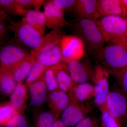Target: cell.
Masks as SVG:
<instances>
[{
	"instance_id": "8d00e7d4",
	"label": "cell",
	"mask_w": 127,
	"mask_h": 127,
	"mask_svg": "<svg viewBox=\"0 0 127 127\" xmlns=\"http://www.w3.org/2000/svg\"><path fill=\"white\" fill-rule=\"evenodd\" d=\"M52 127H68L66 126L61 120L57 119L55 120Z\"/></svg>"
},
{
	"instance_id": "e0dca14e",
	"label": "cell",
	"mask_w": 127,
	"mask_h": 127,
	"mask_svg": "<svg viewBox=\"0 0 127 127\" xmlns=\"http://www.w3.org/2000/svg\"><path fill=\"white\" fill-rule=\"evenodd\" d=\"M97 9L99 19L107 16L124 18L120 0H97Z\"/></svg>"
},
{
	"instance_id": "f35d334b",
	"label": "cell",
	"mask_w": 127,
	"mask_h": 127,
	"mask_svg": "<svg viewBox=\"0 0 127 127\" xmlns=\"http://www.w3.org/2000/svg\"><path fill=\"white\" fill-rule=\"evenodd\" d=\"M125 19H126V21H127V17H126V18H125Z\"/></svg>"
},
{
	"instance_id": "74e56055",
	"label": "cell",
	"mask_w": 127,
	"mask_h": 127,
	"mask_svg": "<svg viewBox=\"0 0 127 127\" xmlns=\"http://www.w3.org/2000/svg\"><path fill=\"white\" fill-rule=\"evenodd\" d=\"M2 71V68H1V66L0 63V73H1V72Z\"/></svg>"
},
{
	"instance_id": "2e32d148",
	"label": "cell",
	"mask_w": 127,
	"mask_h": 127,
	"mask_svg": "<svg viewBox=\"0 0 127 127\" xmlns=\"http://www.w3.org/2000/svg\"><path fill=\"white\" fill-rule=\"evenodd\" d=\"M28 87L30 89L31 103L32 106H41L47 100V90L44 81V76Z\"/></svg>"
},
{
	"instance_id": "d590c367",
	"label": "cell",
	"mask_w": 127,
	"mask_h": 127,
	"mask_svg": "<svg viewBox=\"0 0 127 127\" xmlns=\"http://www.w3.org/2000/svg\"><path fill=\"white\" fill-rule=\"evenodd\" d=\"M124 18L127 16V0H120Z\"/></svg>"
},
{
	"instance_id": "9a60e30c",
	"label": "cell",
	"mask_w": 127,
	"mask_h": 127,
	"mask_svg": "<svg viewBox=\"0 0 127 127\" xmlns=\"http://www.w3.org/2000/svg\"><path fill=\"white\" fill-rule=\"evenodd\" d=\"M59 89L67 94L77 84L71 77L65 64L63 62L51 67Z\"/></svg>"
},
{
	"instance_id": "d6986e66",
	"label": "cell",
	"mask_w": 127,
	"mask_h": 127,
	"mask_svg": "<svg viewBox=\"0 0 127 127\" xmlns=\"http://www.w3.org/2000/svg\"><path fill=\"white\" fill-rule=\"evenodd\" d=\"M35 60L31 53L30 56L16 66L8 75L12 77L17 84L22 83L27 78Z\"/></svg>"
},
{
	"instance_id": "603a6c76",
	"label": "cell",
	"mask_w": 127,
	"mask_h": 127,
	"mask_svg": "<svg viewBox=\"0 0 127 127\" xmlns=\"http://www.w3.org/2000/svg\"><path fill=\"white\" fill-rule=\"evenodd\" d=\"M46 68L35 59L26 80L28 86L43 77Z\"/></svg>"
},
{
	"instance_id": "f546056e",
	"label": "cell",
	"mask_w": 127,
	"mask_h": 127,
	"mask_svg": "<svg viewBox=\"0 0 127 127\" xmlns=\"http://www.w3.org/2000/svg\"><path fill=\"white\" fill-rule=\"evenodd\" d=\"M57 7L61 9L64 13L72 12L77 0H51Z\"/></svg>"
},
{
	"instance_id": "7c38bea8",
	"label": "cell",
	"mask_w": 127,
	"mask_h": 127,
	"mask_svg": "<svg viewBox=\"0 0 127 127\" xmlns=\"http://www.w3.org/2000/svg\"><path fill=\"white\" fill-rule=\"evenodd\" d=\"M43 13L45 19L46 26L52 30H62L70 23L65 18L64 12L55 5L51 0L45 1Z\"/></svg>"
},
{
	"instance_id": "e575fe53",
	"label": "cell",
	"mask_w": 127,
	"mask_h": 127,
	"mask_svg": "<svg viewBox=\"0 0 127 127\" xmlns=\"http://www.w3.org/2000/svg\"><path fill=\"white\" fill-rule=\"evenodd\" d=\"M10 18L9 15L4 11L0 4V20L8 21Z\"/></svg>"
},
{
	"instance_id": "d6a6232c",
	"label": "cell",
	"mask_w": 127,
	"mask_h": 127,
	"mask_svg": "<svg viewBox=\"0 0 127 127\" xmlns=\"http://www.w3.org/2000/svg\"><path fill=\"white\" fill-rule=\"evenodd\" d=\"M74 127H102L101 123L96 118L86 117Z\"/></svg>"
},
{
	"instance_id": "5bb4252c",
	"label": "cell",
	"mask_w": 127,
	"mask_h": 127,
	"mask_svg": "<svg viewBox=\"0 0 127 127\" xmlns=\"http://www.w3.org/2000/svg\"><path fill=\"white\" fill-rule=\"evenodd\" d=\"M47 100L50 112L57 120L68 105L69 96L67 93L58 89L49 93Z\"/></svg>"
},
{
	"instance_id": "30bf717a",
	"label": "cell",
	"mask_w": 127,
	"mask_h": 127,
	"mask_svg": "<svg viewBox=\"0 0 127 127\" xmlns=\"http://www.w3.org/2000/svg\"><path fill=\"white\" fill-rule=\"evenodd\" d=\"M68 94L69 102L62 114L61 120L67 127H75L86 117L87 109L83 103L78 100L71 92Z\"/></svg>"
},
{
	"instance_id": "6da1fadb",
	"label": "cell",
	"mask_w": 127,
	"mask_h": 127,
	"mask_svg": "<svg viewBox=\"0 0 127 127\" xmlns=\"http://www.w3.org/2000/svg\"><path fill=\"white\" fill-rule=\"evenodd\" d=\"M63 35L59 30H52L45 35L39 47L31 51L36 60L46 67L62 62L61 43Z\"/></svg>"
},
{
	"instance_id": "4316f807",
	"label": "cell",
	"mask_w": 127,
	"mask_h": 127,
	"mask_svg": "<svg viewBox=\"0 0 127 127\" xmlns=\"http://www.w3.org/2000/svg\"><path fill=\"white\" fill-rule=\"evenodd\" d=\"M55 120V117L50 111L42 112L35 119V127H52Z\"/></svg>"
},
{
	"instance_id": "277c9868",
	"label": "cell",
	"mask_w": 127,
	"mask_h": 127,
	"mask_svg": "<svg viewBox=\"0 0 127 127\" xmlns=\"http://www.w3.org/2000/svg\"><path fill=\"white\" fill-rule=\"evenodd\" d=\"M105 43H127V23L125 18L104 16L96 21Z\"/></svg>"
},
{
	"instance_id": "8fae6325",
	"label": "cell",
	"mask_w": 127,
	"mask_h": 127,
	"mask_svg": "<svg viewBox=\"0 0 127 127\" xmlns=\"http://www.w3.org/2000/svg\"><path fill=\"white\" fill-rule=\"evenodd\" d=\"M61 48L63 58L74 61H80L86 50L83 41L76 35H63Z\"/></svg>"
},
{
	"instance_id": "83f0119b",
	"label": "cell",
	"mask_w": 127,
	"mask_h": 127,
	"mask_svg": "<svg viewBox=\"0 0 127 127\" xmlns=\"http://www.w3.org/2000/svg\"><path fill=\"white\" fill-rule=\"evenodd\" d=\"M44 79L49 93L59 89L54 73L51 67H47L44 74Z\"/></svg>"
},
{
	"instance_id": "ba28073f",
	"label": "cell",
	"mask_w": 127,
	"mask_h": 127,
	"mask_svg": "<svg viewBox=\"0 0 127 127\" xmlns=\"http://www.w3.org/2000/svg\"><path fill=\"white\" fill-rule=\"evenodd\" d=\"M62 62L65 64L71 77L75 82H88L93 84L95 66L89 61L81 62L63 58Z\"/></svg>"
},
{
	"instance_id": "52a82bcc",
	"label": "cell",
	"mask_w": 127,
	"mask_h": 127,
	"mask_svg": "<svg viewBox=\"0 0 127 127\" xmlns=\"http://www.w3.org/2000/svg\"><path fill=\"white\" fill-rule=\"evenodd\" d=\"M106 105L111 116L121 125L127 122V96L120 88L114 86L110 91Z\"/></svg>"
},
{
	"instance_id": "ffe728a7",
	"label": "cell",
	"mask_w": 127,
	"mask_h": 127,
	"mask_svg": "<svg viewBox=\"0 0 127 127\" xmlns=\"http://www.w3.org/2000/svg\"><path fill=\"white\" fill-rule=\"evenodd\" d=\"M27 98L26 86L22 83L17 84L11 95L10 104L19 113H21L25 109Z\"/></svg>"
},
{
	"instance_id": "7a4b0ae2",
	"label": "cell",
	"mask_w": 127,
	"mask_h": 127,
	"mask_svg": "<svg viewBox=\"0 0 127 127\" xmlns=\"http://www.w3.org/2000/svg\"><path fill=\"white\" fill-rule=\"evenodd\" d=\"M69 26L84 43L86 50L94 55L104 47L105 42L96 21L84 19L70 23Z\"/></svg>"
},
{
	"instance_id": "f1b7e54d",
	"label": "cell",
	"mask_w": 127,
	"mask_h": 127,
	"mask_svg": "<svg viewBox=\"0 0 127 127\" xmlns=\"http://www.w3.org/2000/svg\"><path fill=\"white\" fill-rule=\"evenodd\" d=\"M111 75L114 77L120 89L127 96V67Z\"/></svg>"
},
{
	"instance_id": "4dcf8cb0",
	"label": "cell",
	"mask_w": 127,
	"mask_h": 127,
	"mask_svg": "<svg viewBox=\"0 0 127 127\" xmlns=\"http://www.w3.org/2000/svg\"><path fill=\"white\" fill-rule=\"evenodd\" d=\"M21 6L26 10H36L40 11L45 0H16Z\"/></svg>"
},
{
	"instance_id": "5b68a950",
	"label": "cell",
	"mask_w": 127,
	"mask_h": 127,
	"mask_svg": "<svg viewBox=\"0 0 127 127\" xmlns=\"http://www.w3.org/2000/svg\"><path fill=\"white\" fill-rule=\"evenodd\" d=\"M31 54V52L15 40H7L0 45V63L2 71L9 74L16 66Z\"/></svg>"
},
{
	"instance_id": "484cf974",
	"label": "cell",
	"mask_w": 127,
	"mask_h": 127,
	"mask_svg": "<svg viewBox=\"0 0 127 127\" xmlns=\"http://www.w3.org/2000/svg\"><path fill=\"white\" fill-rule=\"evenodd\" d=\"M99 109L101 113L102 127H122L120 122L109 113L107 109L106 105Z\"/></svg>"
},
{
	"instance_id": "8992f818",
	"label": "cell",
	"mask_w": 127,
	"mask_h": 127,
	"mask_svg": "<svg viewBox=\"0 0 127 127\" xmlns=\"http://www.w3.org/2000/svg\"><path fill=\"white\" fill-rule=\"evenodd\" d=\"M8 21L10 24V30L14 32L16 41L31 48L32 51L41 45L43 37L30 25L22 20L16 22L10 18Z\"/></svg>"
},
{
	"instance_id": "1f68e13d",
	"label": "cell",
	"mask_w": 127,
	"mask_h": 127,
	"mask_svg": "<svg viewBox=\"0 0 127 127\" xmlns=\"http://www.w3.org/2000/svg\"><path fill=\"white\" fill-rule=\"evenodd\" d=\"M28 123L25 116L17 114L7 123L6 127H28Z\"/></svg>"
},
{
	"instance_id": "ac0fdd59",
	"label": "cell",
	"mask_w": 127,
	"mask_h": 127,
	"mask_svg": "<svg viewBox=\"0 0 127 127\" xmlns=\"http://www.w3.org/2000/svg\"><path fill=\"white\" fill-rule=\"evenodd\" d=\"M22 20L36 30L42 37L44 36L46 26L43 12L35 10H28Z\"/></svg>"
},
{
	"instance_id": "836d02e7",
	"label": "cell",
	"mask_w": 127,
	"mask_h": 127,
	"mask_svg": "<svg viewBox=\"0 0 127 127\" xmlns=\"http://www.w3.org/2000/svg\"><path fill=\"white\" fill-rule=\"evenodd\" d=\"M6 21L0 20V45L7 40V34L10 28L6 25Z\"/></svg>"
},
{
	"instance_id": "9c48e42d",
	"label": "cell",
	"mask_w": 127,
	"mask_h": 127,
	"mask_svg": "<svg viewBox=\"0 0 127 127\" xmlns=\"http://www.w3.org/2000/svg\"><path fill=\"white\" fill-rule=\"evenodd\" d=\"M110 73L100 64L95 66V74L93 80L95 87L94 102L99 109L105 106L110 92L108 77Z\"/></svg>"
},
{
	"instance_id": "44dd1931",
	"label": "cell",
	"mask_w": 127,
	"mask_h": 127,
	"mask_svg": "<svg viewBox=\"0 0 127 127\" xmlns=\"http://www.w3.org/2000/svg\"><path fill=\"white\" fill-rule=\"evenodd\" d=\"M75 97L81 102H84L95 95L94 85L88 82L77 83L71 91Z\"/></svg>"
},
{
	"instance_id": "3957f363",
	"label": "cell",
	"mask_w": 127,
	"mask_h": 127,
	"mask_svg": "<svg viewBox=\"0 0 127 127\" xmlns=\"http://www.w3.org/2000/svg\"><path fill=\"white\" fill-rule=\"evenodd\" d=\"M110 74L127 67V43H108L94 55Z\"/></svg>"
},
{
	"instance_id": "d4e9b609",
	"label": "cell",
	"mask_w": 127,
	"mask_h": 127,
	"mask_svg": "<svg viewBox=\"0 0 127 127\" xmlns=\"http://www.w3.org/2000/svg\"><path fill=\"white\" fill-rule=\"evenodd\" d=\"M19 113L10 104L0 106V125L5 126L9 121Z\"/></svg>"
},
{
	"instance_id": "cb8c5ba5",
	"label": "cell",
	"mask_w": 127,
	"mask_h": 127,
	"mask_svg": "<svg viewBox=\"0 0 127 127\" xmlns=\"http://www.w3.org/2000/svg\"><path fill=\"white\" fill-rule=\"evenodd\" d=\"M17 84L12 77L3 71L0 73V89L6 95L11 94Z\"/></svg>"
},
{
	"instance_id": "4fadbf2b",
	"label": "cell",
	"mask_w": 127,
	"mask_h": 127,
	"mask_svg": "<svg viewBox=\"0 0 127 127\" xmlns=\"http://www.w3.org/2000/svg\"><path fill=\"white\" fill-rule=\"evenodd\" d=\"M97 4V0H77L72 12L76 21L89 19L97 21L99 19Z\"/></svg>"
},
{
	"instance_id": "7402d4cb",
	"label": "cell",
	"mask_w": 127,
	"mask_h": 127,
	"mask_svg": "<svg viewBox=\"0 0 127 127\" xmlns=\"http://www.w3.org/2000/svg\"><path fill=\"white\" fill-rule=\"evenodd\" d=\"M0 4L4 11L9 15L23 16L27 11L16 0H0Z\"/></svg>"
}]
</instances>
